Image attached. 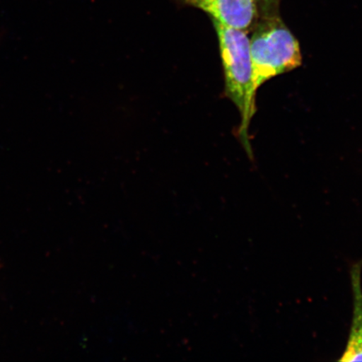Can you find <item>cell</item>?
Here are the masks:
<instances>
[{
	"instance_id": "1",
	"label": "cell",
	"mask_w": 362,
	"mask_h": 362,
	"mask_svg": "<svg viewBox=\"0 0 362 362\" xmlns=\"http://www.w3.org/2000/svg\"><path fill=\"white\" fill-rule=\"evenodd\" d=\"M250 39L252 93L266 81L302 65L298 40L278 13L260 16Z\"/></svg>"
},
{
	"instance_id": "2",
	"label": "cell",
	"mask_w": 362,
	"mask_h": 362,
	"mask_svg": "<svg viewBox=\"0 0 362 362\" xmlns=\"http://www.w3.org/2000/svg\"><path fill=\"white\" fill-rule=\"evenodd\" d=\"M214 25L218 38L223 66L226 94L241 113L240 136L244 147L251 153L247 130L256 111V98L252 93L250 39L246 31L225 26L217 22H214Z\"/></svg>"
},
{
	"instance_id": "3",
	"label": "cell",
	"mask_w": 362,
	"mask_h": 362,
	"mask_svg": "<svg viewBox=\"0 0 362 362\" xmlns=\"http://www.w3.org/2000/svg\"><path fill=\"white\" fill-rule=\"evenodd\" d=\"M183 6L199 8L212 22L249 33L259 19L256 0H176Z\"/></svg>"
},
{
	"instance_id": "4",
	"label": "cell",
	"mask_w": 362,
	"mask_h": 362,
	"mask_svg": "<svg viewBox=\"0 0 362 362\" xmlns=\"http://www.w3.org/2000/svg\"><path fill=\"white\" fill-rule=\"evenodd\" d=\"M361 270V262L353 264L350 270L353 294V316L346 346L339 361H362Z\"/></svg>"
},
{
	"instance_id": "5",
	"label": "cell",
	"mask_w": 362,
	"mask_h": 362,
	"mask_svg": "<svg viewBox=\"0 0 362 362\" xmlns=\"http://www.w3.org/2000/svg\"><path fill=\"white\" fill-rule=\"evenodd\" d=\"M259 17L278 13L279 0H256Z\"/></svg>"
}]
</instances>
